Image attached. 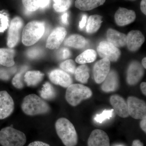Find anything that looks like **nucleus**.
<instances>
[{"mask_svg": "<svg viewBox=\"0 0 146 146\" xmlns=\"http://www.w3.org/2000/svg\"><path fill=\"white\" fill-rule=\"evenodd\" d=\"M55 128L58 136L65 146H76L78 137L74 125L68 119L60 118L56 121Z\"/></svg>", "mask_w": 146, "mask_h": 146, "instance_id": "nucleus-1", "label": "nucleus"}, {"mask_svg": "<svg viewBox=\"0 0 146 146\" xmlns=\"http://www.w3.org/2000/svg\"><path fill=\"white\" fill-rule=\"evenodd\" d=\"M21 108L23 112L29 116L46 114L50 110L46 102L35 94H30L24 98Z\"/></svg>", "mask_w": 146, "mask_h": 146, "instance_id": "nucleus-2", "label": "nucleus"}, {"mask_svg": "<svg viewBox=\"0 0 146 146\" xmlns=\"http://www.w3.org/2000/svg\"><path fill=\"white\" fill-rule=\"evenodd\" d=\"M92 95V91L89 87L83 84H74L67 88L65 99L70 105L76 106L82 101L91 98Z\"/></svg>", "mask_w": 146, "mask_h": 146, "instance_id": "nucleus-3", "label": "nucleus"}, {"mask_svg": "<svg viewBox=\"0 0 146 146\" xmlns=\"http://www.w3.org/2000/svg\"><path fill=\"white\" fill-rule=\"evenodd\" d=\"M45 31V25L40 21L30 22L24 28L22 42L27 46H31L41 39Z\"/></svg>", "mask_w": 146, "mask_h": 146, "instance_id": "nucleus-4", "label": "nucleus"}, {"mask_svg": "<svg viewBox=\"0 0 146 146\" xmlns=\"http://www.w3.org/2000/svg\"><path fill=\"white\" fill-rule=\"evenodd\" d=\"M26 142L25 134L12 127L0 131V144L3 146H23Z\"/></svg>", "mask_w": 146, "mask_h": 146, "instance_id": "nucleus-5", "label": "nucleus"}, {"mask_svg": "<svg viewBox=\"0 0 146 146\" xmlns=\"http://www.w3.org/2000/svg\"><path fill=\"white\" fill-rule=\"evenodd\" d=\"M127 105L129 114L136 119H142L146 117V102L134 96L127 98Z\"/></svg>", "mask_w": 146, "mask_h": 146, "instance_id": "nucleus-6", "label": "nucleus"}, {"mask_svg": "<svg viewBox=\"0 0 146 146\" xmlns=\"http://www.w3.org/2000/svg\"><path fill=\"white\" fill-rule=\"evenodd\" d=\"M97 51L100 57L113 62L117 61L121 54L119 48L107 41L101 42L97 48Z\"/></svg>", "mask_w": 146, "mask_h": 146, "instance_id": "nucleus-7", "label": "nucleus"}, {"mask_svg": "<svg viewBox=\"0 0 146 146\" xmlns=\"http://www.w3.org/2000/svg\"><path fill=\"white\" fill-rule=\"evenodd\" d=\"M14 109V101L9 94L5 91H0V119L8 117Z\"/></svg>", "mask_w": 146, "mask_h": 146, "instance_id": "nucleus-8", "label": "nucleus"}, {"mask_svg": "<svg viewBox=\"0 0 146 146\" xmlns=\"http://www.w3.org/2000/svg\"><path fill=\"white\" fill-rule=\"evenodd\" d=\"M23 26V22L20 17H16L11 21L9 29L7 44L10 48H13L18 42L20 31Z\"/></svg>", "mask_w": 146, "mask_h": 146, "instance_id": "nucleus-9", "label": "nucleus"}, {"mask_svg": "<svg viewBox=\"0 0 146 146\" xmlns=\"http://www.w3.org/2000/svg\"><path fill=\"white\" fill-rule=\"evenodd\" d=\"M110 61L107 58H102L94 66V76L95 82L101 84L104 81L110 70Z\"/></svg>", "mask_w": 146, "mask_h": 146, "instance_id": "nucleus-10", "label": "nucleus"}, {"mask_svg": "<svg viewBox=\"0 0 146 146\" xmlns=\"http://www.w3.org/2000/svg\"><path fill=\"white\" fill-rule=\"evenodd\" d=\"M144 73L143 66L139 62H132L128 68L127 76L128 84L131 86L136 85L143 77Z\"/></svg>", "mask_w": 146, "mask_h": 146, "instance_id": "nucleus-11", "label": "nucleus"}, {"mask_svg": "<svg viewBox=\"0 0 146 146\" xmlns=\"http://www.w3.org/2000/svg\"><path fill=\"white\" fill-rule=\"evenodd\" d=\"M67 34L66 30L63 27L55 29L47 39L46 47L50 49L58 48L63 42Z\"/></svg>", "mask_w": 146, "mask_h": 146, "instance_id": "nucleus-12", "label": "nucleus"}, {"mask_svg": "<svg viewBox=\"0 0 146 146\" xmlns=\"http://www.w3.org/2000/svg\"><path fill=\"white\" fill-rule=\"evenodd\" d=\"M49 76L50 80L53 83L64 88H68L72 84L73 80L70 76L62 70H53L50 72Z\"/></svg>", "mask_w": 146, "mask_h": 146, "instance_id": "nucleus-13", "label": "nucleus"}, {"mask_svg": "<svg viewBox=\"0 0 146 146\" xmlns=\"http://www.w3.org/2000/svg\"><path fill=\"white\" fill-rule=\"evenodd\" d=\"M136 17V13L133 10L119 7L115 13V19L118 25L123 26L133 22Z\"/></svg>", "mask_w": 146, "mask_h": 146, "instance_id": "nucleus-14", "label": "nucleus"}, {"mask_svg": "<svg viewBox=\"0 0 146 146\" xmlns=\"http://www.w3.org/2000/svg\"><path fill=\"white\" fill-rule=\"evenodd\" d=\"M110 102L114 111L119 117L125 118L129 116L127 104L122 97L118 95H112L110 97Z\"/></svg>", "mask_w": 146, "mask_h": 146, "instance_id": "nucleus-15", "label": "nucleus"}, {"mask_svg": "<svg viewBox=\"0 0 146 146\" xmlns=\"http://www.w3.org/2000/svg\"><path fill=\"white\" fill-rule=\"evenodd\" d=\"M109 136L104 131L96 129L91 132L88 140V146H110Z\"/></svg>", "mask_w": 146, "mask_h": 146, "instance_id": "nucleus-16", "label": "nucleus"}, {"mask_svg": "<svg viewBox=\"0 0 146 146\" xmlns=\"http://www.w3.org/2000/svg\"><path fill=\"white\" fill-rule=\"evenodd\" d=\"M145 37L139 31H131L127 36V44L129 50L131 51L138 50L145 42Z\"/></svg>", "mask_w": 146, "mask_h": 146, "instance_id": "nucleus-17", "label": "nucleus"}, {"mask_svg": "<svg viewBox=\"0 0 146 146\" xmlns=\"http://www.w3.org/2000/svg\"><path fill=\"white\" fill-rule=\"evenodd\" d=\"M119 86V77L115 71L112 70L108 73L106 78L103 82L101 89L105 93L115 92Z\"/></svg>", "mask_w": 146, "mask_h": 146, "instance_id": "nucleus-18", "label": "nucleus"}, {"mask_svg": "<svg viewBox=\"0 0 146 146\" xmlns=\"http://www.w3.org/2000/svg\"><path fill=\"white\" fill-rule=\"evenodd\" d=\"M108 42L115 47H122L127 44V35L113 29H109L107 32Z\"/></svg>", "mask_w": 146, "mask_h": 146, "instance_id": "nucleus-19", "label": "nucleus"}, {"mask_svg": "<svg viewBox=\"0 0 146 146\" xmlns=\"http://www.w3.org/2000/svg\"><path fill=\"white\" fill-rule=\"evenodd\" d=\"M15 51L10 48H0V64L7 67L13 66L15 64Z\"/></svg>", "mask_w": 146, "mask_h": 146, "instance_id": "nucleus-20", "label": "nucleus"}, {"mask_svg": "<svg viewBox=\"0 0 146 146\" xmlns=\"http://www.w3.org/2000/svg\"><path fill=\"white\" fill-rule=\"evenodd\" d=\"M106 0H76L75 6L82 11H89L102 5Z\"/></svg>", "mask_w": 146, "mask_h": 146, "instance_id": "nucleus-21", "label": "nucleus"}, {"mask_svg": "<svg viewBox=\"0 0 146 146\" xmlns=\"http://www.w3.org/2000/svg\"><path fill=\"white\" fill-rule=\"evenodd\" d=\"M44 76V74L40 71H28L25 74L24 80L28 86H35L42 81Z\"/></svg>", "mask_w": 146, "mask_h": 146, "instance_id": "nucleus-22", "label": "nucleus"}, {"mask_svg": "<svg viewBox=\"0 0 146 146\" xmlns=\"http://www.w3.org/2000/svg\"><path fill=\"white\" fill-rule=\"evenodd\" d=\"M87 41L83 36L77 34L72 35L68 37L64 42L66 46L77 49L84 48L87 44Z\"/></svg>", "mask_w": 146, "mask_h": 146, "instance_id": "nucleus-23", "label": "nucleus"}, {"mask_svg": "<svg viewBox=\"0 0 146 146\" xmlns=\"http://www.w3.org/2000/svg\"><path fill=\"white\" fill-rule=\"evenodd\" d=\"M102 16L98 15H91L87 21L86 32L89 33H94L98 30L101 26Z\"/></svg>", "mask_w": 146, "mask_h": 146, "instance_id": "nucleus-24", "label": "nucleus"}, {"mask_svg": "<svg viewBox=\"0 0 146 146\" xmlns=\"http://www.w3.org/2000/svg\"><path fill=\"white\" fill-rule=\"evenodd\" d=\"M96 51L93 49H88L78 56L76 58V61L80 64L92 63L96 60Z\"/></svg>", "mask_w": 146, "mask_h": 146, "instance_id": "nucleus-25", "label": "nucleus"}, {"mask_svg": "<svg viewBox=\"0 0 146 146\" xmlns=\"http://www.w3.org/2000/svg\"><path fill=\"white\" fill-rule=\"evenodd\" d=\"M75 76L77 81L82 84H86L88 82L90 76L89 69L88 66L82 64L76 69L75 72Z\"/></svg>", "mask_w": 146, "mask_h": 146, "instance_id": "nucleus-26", "label": "nucleus"}, {"mask_svg": "<svg viewBox=\"0 0 146 146\" xmlns=\"http://www.w3.org/2000/svg\"><path fill=\"white\" fill-rule=\"evenodd\" d=\"M41 97L44 99H53L56 96V92L52 85L49 82L45 83L40 91Z\"/></svg>", "mask_w": 146, "mask_h": 146, "instance_id": "nucleus-27", "label": "nucleus"}, {"mask_svg": "<svg viewBox=\"0 0 146 146\" xmlns=\"http://www.w3.org/2000/svg\"><path fill=\"white\" fill-rule=\"evenodd\" d=\"M54 4L53 8L58 12H64L68 10L70 7L71 0H53Z\"/></svg>", "mask_w": 146, "mask_h": 146, "instance_id": "nucleus-28", "label": "nucleus"}, {"mask_svg": "<svg viewBox=\"0 0 146 146\" xmlns=\"http://www.w3.org/2000/svg\"><path fill=\"white\" fill-rule=\"evenodd\" d=\"M114 109L104 110L101 113L97 114L94 118L95 121L102 123L106 120L110 119L113 116Z\"/></svg>", "mask_w": 146, "mask_h": 146, "instance_id": "nucleus-29", "label": "nucleus"}, {"mask_svg": "<svg viewBox=\"0 0 146 146\" xmlns=\"http://www.w3.org/2000/svg\"><path fill=\"white\" fill-rule=\"evenodd\" d=\"M62 70L67 73L74 74L76 70V64L74 60L69 59L62 62L60 65Z\"/></svg>", "mask_w": 146, "mask_h": 146, "instance_id": "nucleus-30", "label": "nucleus"}, {"mask_svg": "<svg viewBox=\"0 0 146 146\" xmlns=\"http://www.w3.org/2000/svg\"><path fill=\"white\" fill-rule=\"evenodd\" d=\"M27 67L24 68L23 69L16 74L13 78L12 83L13 86L18 89H22L24 87V83L23 82V74L25 71L26 70Z\"/></svg>", "mask_w": 146, "mask_h": 146, "instance_id": "nucleus-31", "label": "nucleus"}, {"mask_svg": "<svg viewBox=\"0 0 146 146\" xmlns=\"http://www.w3.org/2000/svg\"><path fill=\"white\" fill-rule=\"evenodd\" d=\"M23 4L27 10L33 12L39 8L37 0H22Z\"/></svg>", "mask_w": 146, "mask_h": 146, "instance_id": "nucleus-32", "label": "nucleus"}, {"mask_svg": "<svg viewBox=\"0 0 146 146\" xmlns=\"http://www.w3.org/2000/svg\"><path fill=\"white\" fill-rule=\"evenodd\" d=\"M0 32L3 33L7 29L9 26V18L5 13H0Z\"/></svg>", "mask_w": 146, "mask_h": 146, "instance_id": "nucleus-33", "label": "nucleus"}, {"mask_svg": "<svg viewBox=\"0 0 146 146\" xmlns=\"http://www.w3.org/2000/svg\"><path fill=\"white\" fill-rule=\"evenodd\" d=\"M41 50L38 48H33L29 50L27 52V55L31 58H35L39 57L42 54Z\"/></svg>", "mask_w": 146, "mask_h": 146, "instance_id": "nucleus-34", "label": "nucleus"}, {"mask_svg": "<svg viewBox=\"0 0 146 146\" xmlns=\"http://www.w3.org/2000/svg\"><path fill=\"white\" fill-rule=\"evenodd\" d=\"M11 70H7L4 68H0V79L2 80H7L10 78V73L13 72Z\"/></svg>", "mask_w": 146, "mask_h": 146, "instance_id": "nucleus-35", "label": "nucleus"}, {"mask_svg": "<svg viewBox=\"0 0 146 146\" xmlns=\"http://www.w3.org/2000/svg\"><path fill=\"white\" fill-rule=\"evenodd\" d=\"M70 52L68 49L63 48L61 52V57L63 59H66L70 57Z\"/></svg>", "mask_w": 146, "mask_h": 146, "instance_id": "nucleus-36", "label": "nucleus"}, {"mask_svg": "<svg viewBox=\"0 0 146 146\" xmlns=\"http://www.w3.org/2000/svg\"><path fill=\"white\" fill-rule=\"evenodd\" d=\"M39 7L42 8H46L49 4L50 0H37Z\"/></svg>", "mask_w": 146, "mask_h": 146, "instance_id": "nucleus-37", "label": "nucleus"}, {"mask_svg": "<svg viewBox=\"0 0 146 146\" xmlns=\"http://www.w3.org/2000/svg\"><path fill=\"white\" fill-rule=\"evenodd\" d=\"M28 146H50V145L42 141H36L31 143Z\"/></svg>", "mask_w": 146, "mask_h": 146, "instance_id": "nucleus-38", "label": "nucleus"}, {"mask_svg": "<svg viewBox=\"0 0 146 146\" xmlns=\"http://www.w3.org/2000/svg\"><path fill=\"white\" fill-rule=\"evenodd\" d=\"M87 20V16L85 14H84L82 16V20L79 23V28L81 29H82L85 27Z\"/></svg>", "mask_w": 146, "mask_h": 146, "instance_id": "nucleus-39", "label": "nucleus"}, {"mask_svg": "<svg viewBox=\"0 0 146 146\" xmlns=\"http://www.w3.org/2000/svg\"><path fill=\"white\" fill-rule=\"evenodd\" d=\"M140 122V127L142 130L146 133V117L141 119Z\"/></svg>", "mask_w": 146, "mask_h": 146, "instance_id": "nucleus-40", "label": "nucleus"}, {"mask_svg": "<svg viewBox=\"0 0 146 146\" xmlns=\"http://www.w3.org/2000/svg\"><path fill=\"white\" fill-rule=\"evenodd\" d=\"M146 0H142L141 3V9L144 14H146Z\"/></svg>", "mask_w": 146, "mask_h": 146, "instance_id": "nucleus-41", "label": "nucleus"}, {"mask_svg": "<svg viewBox=\"0 0 146 146\" xmlns=\"http://www.w3.org/2000/svg\"><path fill=\"white\" fill-rule=\"evenodd\" d=\"M68 14L67 13H64L61 16V21L64 25H67L68 24Z\"/></svg>", "mask_w": 146, "mask_h": 146, "instance_id": "nucleus-42", "label": "nucleus"}, {"mask_svg": "<svg viewBox=\"0 0 146 146\" xmlns=\"http://www.w3.org/2000/svg\"><path fill=\"white\" fill-rule=\"evenodd\" d=\"M141 89L143 94L146 96V83L145 82H143L141 84Z\"/></svg>", "mask_w": 146, "mask_h": 146, "instance_id": "nucleus-43", "label": "nucleus"}, {"mask_svg": "<svg viewBox=\"0 0 146 146\" xmlns=\"http://www.w3.org/2000/svg\"><path fill=\"white\" fill-rule=\"evenodd\" d=\"M132 146H144V145L140 140H135L132 143Z\"/></svg>", "mask_w": 146, "mask_h": 146, "instance_id": "nucleus-44", "label": "nucleus"}, {"mask_svg": "<svg viewBox=\"0 0 146 146\" xmlns=\"http://www.w3.org/2000/svg\"><path fill=\"white\" fill-rule=\"evenodd\" d=\"M146 57H145L144 58H143V60H142V64L143 67V68H145V69H146Z\"/></svg>", "mask_w": 146, "mask_h": 146, "instance_id": "nucleus-45", "label": "nucleus"}, {"mask_svg": "<svg viewBox=\"0 0 146 146\" xmlns=\"http://www.w3.org/2000/svg\"><path fill=\"white\" fill-rule=\"evenodd\" d=\"M129 1H134V0H129Z\"/></svg>", "mask_w": 146, "mask_h": 146, "instance_id": "nucleus-46", "label": "nucleus"}, {"mask_svg": "<svg viewBox=\"0 0 146 146\" xmlns=\"http://www.w3.org/2000/svg\"></svg>", "mask_w": 146, "mask_h": 146, "instance_id": "nucleus-47", "label": "nucleus"}]
</instances>
